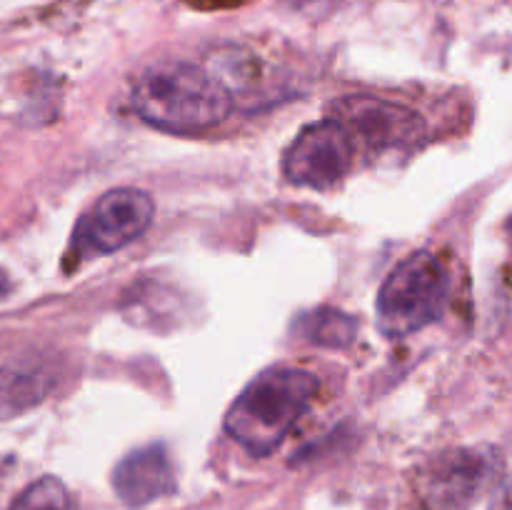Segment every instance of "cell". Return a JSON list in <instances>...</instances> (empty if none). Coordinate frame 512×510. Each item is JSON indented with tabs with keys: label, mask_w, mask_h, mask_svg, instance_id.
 Listing matches in <instances>:
<instances>
[{
	"label": "cell",
	"mask_w": 512,
	"mask_h": 510,
	"mask_svg": "<svg viewBox=\"0 0 512 510\" xmlns=\"http://www.w3.org/2000/svg\"><path fill=\"white\" fill-rule=\"evenodd\" d=\"M133 108L153 128L198 135L223 123L233 110V93L200 65L155 63L133 85Z\"/></svg>",
	"instance_id": "1"
},
{
	"label": "cell",
	"mask_w": 512,
	"mask_h": 510,
	"mask_svg": "<svg viewBox=\"0 0 512 510\" xmlns=\"http://www.w3.org/2000/svg\"><path fill=\"white\" fill-rule=\"evenodd\" d=\"M318 393V378L303 368H270L255 375L225 415V430L253 455H270L288 438Z\"/></svg>",
	"instance_id": "2"
},
{
	"label": "cell",
	"mask_w": 512,
	"mask_h": 510,
	"mask_svg": "<svg viewBox=\"0 0 512 510\" xmlns=\"http://www.w3.org/2000/svg\"><path fill=\"white\" fill-rule=\"evenodd\" d=\"M450 275L443 260L418 250L393 268L378 295V325L388 338H405L443 315Z\"/></svg>",
	"instance_id": "3"
},
{
	"label": "cell",
	"mask_w": 512,
	"mask_h": 510,
	"mask_svg": "<svg viewBox=\"0 0 512 510\" xmlns=\"http://www.w3.org/2000/svg\"><path fill=\"white\" fill-rule=\"evenodd\" d=\"M355 140L340 120L325 118L308 125L290 143L283 158L285 178L300 188L328 190L348 175Z\"/></svg>",
	"instance_id": "4"
},
{
	"label": "cell",
	"mask_w": 512,
	"mask_h": 510,
	"mask_svg": "<svg viewBox=\"0 0 512 510\" xmlns=\"http://www.w3.org/2000/svg\"><path fill=\"white\" fill-rule=\"evenodd\" d=\"M155 203L145 190L115 188L100 195L90 213L80 220L75 240L93 253H115L138 240L150 228Z\"/></svg>",
	"instance_id": "5"
},
{
	"label": "cell",
	"mask_w": 512,
	"mask_h": 510,
	"mask_svg": "<svg viewBox=\"0 0 512 510\" xmlns=\"http://www.w3.org/2000/svg\"><path fill=\"white\" fill-rule=\"evenodd\" d=\"M333 118L350 130L353 140L360 138L373 150L413 148L425 135V123L415 110L373 95L340 98Z\"/></svg>",
	"instance_id": "6"
},
{
	"label": "cell",
	"mask_w": 512,
	"mask_h": 510,
	"mask_svg": "<svg viewBox=\"0 0 512 510\" xmlns=\"http://www.w3.org/2000/svg\"><path fill=\"white\" fill-rule=\"evenodd\" d=\"M113 488L115 495L130 508H143L175 493V470L168 450L153 443L125 455L113 470Z\"/></svg>",
	"instance_id": "7"
},
{
	"label": "cell",
	"mask_w": 512,
	"mask_h": 510,
	"mask_svg": "<svg viewBox=\"0 0 512 510\" xmlns=\"http://www.w3.org/2000/svg\"><path fill=\"white\" fill-rule=\"evenodd\" d=\"M488 465L480 455L458 450L435 460L423 475V498L433 510H465L480 493Z\"/></svg>",
	"instance_id": "8"
},
{
	"label": "cell",
	"mask_w": 512,
	"mask_h": 510,
	"mask_svg": "<svg viewBox=\"0 0 512 510\" xmlns=\"http://www.w3.org/2000/svg\"><path fill=\"white\" fill-rule=\"evenodd\" d=\"M50 380L45 370L33 365H13L0 370V418H15L48 395Z\"/></svg>",
	"instance_id": "9"
},
{
	"label": "cell",
	"mask_w": 512,
	"mask_h": 510,
	"mask_svg": "<svg viewBox=\"0 0 512 510\" xmlns=\"http://www.w3.org/2000/svg\"><path fill=\"white\" fill-rule=\"evenodd\" d=\"M300 333L313 343L325 345V348H345L355 338V323L348 313H340L335 308L310 310L300 318Z\"/></svg>",
	"instance_id": "10"
},
{
	"label": "cell",
	"mask_w": 512,
	"mask_h": 510,
	"mask_svg": "<svg viewBox=\"0 0 512 510\" xmlns=\"http://www.w3.org/2000/svg\"><path fill=\"white\" fill-rule=\"evenodd\" d=\"M205 68H208L230 93L248 88V85L255 83V78H258V63H255V58L248 50L240 48L218 50V53L210 55Z\"/></svg>",
	"instance_id": "11"
},
{
	"label": "cell",
	"mask_w": 512,
	"mask_h": 510,
	"mask_svg": "<svg viewBox=\"0 0 512 510\" xmlns=\"http://www.w3.org/2000/svg\"><path fill=\"white\" fill-rule=\"evenodd\" d=\"M8 510H73V505H70L68 488L53 475H45V478L33 480L10 503Z\"/></svg>",
	"instance_id": "12"
},
{
	"label": "cell",
	"mask_w": 512,
	"mask_h": 510,
	"mask_svg": "<svg viewBox=\"0 0 512 510\" xmlns=\"http://www.w3.org/2000/svg\"><path fill=\"white\" fill-rule=\"evenodd\" d=\"M285 3L295 10H315L323 8V5H333L335 0H285Z\"/></svg>",
	"instance_id": "13"
},
{
	"label": "cell",
	"mask_w": 512,
	"mask_h": 510,
	"mask_svg": "<svg viewBox=\"0 0 512 510\" xmlns=\"http://www.w3.org/2000/svg\"><path fill=\"white\" fill-rule=\"evenodd\" d=\"M8 288H10L8 278H5V273H3V270H0V298H3V295L8 293Z\"/></svg>",
	"instance_id": "14"
}]
</instances>
